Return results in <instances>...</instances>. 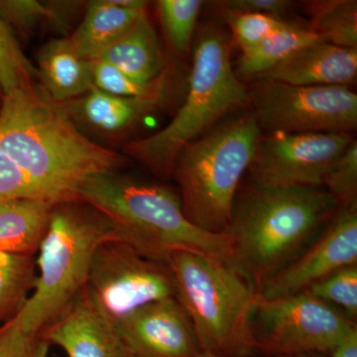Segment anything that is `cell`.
Returning <instances> with one entry per match:
<instances>
[{"instance_id":"obj_1","label":"cell","mask_w":357,"mask_h":357,"mask_svg":"<svg viewBox=\"0 0 357 357\" xmlns=\"http://www.w3.org/2000/svg\"><path fill=\"white\" fill-rule=\"evenodd\" d=\"M0 149L42 198L57 204L79 202L77 192L86 180L124 163L121 154L83 135L64 105L34 84L4 96Z\"/></svg>"},{"instance_id":"obj_2","label":"cell","mask_w":357,"mask_h":357,"mask_svg":"<svg viewBox=\"0 0 357 357\" xmlns=\"http://www.w3.org/2000/svg\"><path fill=\"white\" fill-rule=\"evenodd\" d=\"M340 208L325 188L251 185L236 201L225 234L229 265L256 288L306 250Z\"/></svg>"},{"instance_id":"obj_3","label":"cell","mask_w":357,"mask_h":357,"mask_svg":"<svg viewBox=\"0 0 357 357\" xmlns=\"http://www.w3.org/2000/svg\"><path fill=\"white\" fill-rule=\"evenodd\" d=\"M77 201L100 213L119 241L151 259L167 262L174 253L190 252L231 261V238L192 225L177 192L165 185L100 174L79 188Z\"/></svg>"},{"instance_id":"obj_4","label":"cell","mask_w":357,"mask_h":357,"mask_svg":"<svg viewBox=\"0 0 357 357\" xmlns=\"http://www.w3.org/2000/svg\"><path fill=\"white\" fill-rule=\"evenodd\" d=\"M232 40L217 24L199 31L185 102L170 123L129 143L126 153L159 176L171 177L178 152L210 132L229 112L249 105L248 88L231 63Z\"/></svg>"},{"instance_id":"obj_5","label":"cell","mask_w":357,"mask_h":357,"mask_svg":"<svg viewBox=\"0 0 357 357\" xmlns=\"http://www.w3.org/2000/svg\"><path fill=\"white\" fill-rule=\"evenodd\" d=\"M112 239L117 237L109 222L88 204H56L37 251L31 295L7 324L27 335L43 333L83 291L96 251Z\"/></svg>"},{"instance_id":"obj_6","label":"cell","mask_w":357,"mask_h":357,"mask_svg":"<svg viewBox=\"0 0 357 357\" xmlns=\"http://www.w3.org/2000/svg\"><path fill=\"white\" fill-rule=\"evenodd\" d=\"M261 136L255 115L248 112L215 126L178 152L171 177L192 225L208 234H225L237 190Z\"/></svg>"},{"instance_id":"obj_7","label":"cell","mask_w":357,"mask_h":357,"mask_svg":"<svg viewBox=\"0 0 357 357\" xmlns=\"http://www.w3.org/2000/svg\"><path fill=\"white\" fill-rule=\"evenodd\" d=\"M176 299L202 351L222 357L257 354L252 319L257 288L227 263L190 252L169 257Z\"/></svg>"},{"instance_id":"obj_8","label":"cell","mask_w":357,"mask_h":357,"mask_svg":"<svg viewBox=\"0 0 357 357\" xmlns=\"http://www.w3.org/2000/svg\"><path fill=\"white\" fill-rule=\"evenodd\" d=\"M356 326L340 310L307 291L278 299L258 293L252 319L256 351L270 357L328 356Z\"/></svg>"},{"instance_id":"obj_9","label":"cell","mask_w":357,"mask_h":357,"mask_svg":"<svg viewBox=\"0 0 357 357\" xmlns=\"http://www.w3.org/2000/svg\"><path fill=\"white\" fill-rule=\"evenodd\" d=\"M258 126L270 133H352L357 95L344 86H292L257 79L248 88Z\"/></svg>"},{"instance_id":"obj_10","label":"cell","mask_w":357,"mask_h":357,"mask_svg":"<svg viewBox=\"0 0 357 357\" xmlns=\"http://www.w3.org/2000/svg\"><path fill=\"white\" fill-rule=\"evenodd\" d=\"M82 293L114 325L148 304L176 298V285L168 263L112 239L96 251Z\"/></svg>"},{"instance_id":"obj_11","label":"cell","mask_w":357,"mask_h":357,"mask_svg":"<svg viewBox=\"0 0 357 357\" xmlns=\"http://www.w3.org/2000/svg\"><path fill=\"white\" fill-rule=\"evenodd\" d=\"M354 140L351 133H270L260 138L248 171L258 187L324 188Z\"/></svg>"},{"instance_id":"obj_12","label":"cell","mask_w":357,"mask_h":357,"mask_svg":"<svg viewBox=\"0 0 357 357\" xmlns=\"http://www.w3.org/2000/svg\"><path fill=\"white\" fill-rule=\"evenodd\" d=\"M357 264V204L340 206L321 236L260 286L265 299L305 292L342 268Z\"/></svg>"},{"instance_id":"obj_13","label":"cell","mask_w":357,"mask_h":357,"mask_svg":"<svg viewBox=\"0 0 357 357\" xmlns=\"http://www.w3.org/2000/svg\"><path fill=\"white\" fill-rule=\"evenodd\" d=\"M114 326L132 357H194L202 352L191 321L176 298L140 307Z\"/></svg>"},{"instance_id":"obj_14","label":"cell","mask_w":357,"mask_h":357,"mask_svg":"<svg viewBox=\"0 0 357 357\" xmlns=\"http://www.w3.org/2000/svg\"><path fill=\"white\" fill-rule=\"evenodd\" d=\"M42 335L69 357H132L114 324L82 292Z\"/></svg>"},{"instance_id":"obj_15","label":"cell","mask_w":357,"mask_h":357,"mask_svg":"<svg viewBox=\"0 0 357 357\" xmlns=\"http://www.w3.org/2000/svg\"><path fill=\"white\" fill-rule=\"evenodd\" d=\"M357 75V49L319 40L291 54L273 69L256 79L292 86H344Z\"/></svg>"},{"instance_id":"obj_16","label":"cell","mask_w":357,"mask_h":357,"mask_svg":"<svg viewBox=\"0 0 357 357\" xmlns=\"http://www.w3.org/2000/svg\"><path fill=\"white\" fill-rule=\"evenodd\" d=\"M146 7L147 2L141 0L91 1L70 42L82 57L96 60L146 13Z\"/></svg>"},{"instance_id":"obj_17","label":"cell","mask_w":357,"mask_h":357,"mask_svg":"<svg viewBox=\"0 0 357 357\" xmlns=\"http://www.w3.org/2000/svg\"><path fill=\"white\" fill-rule=\"evenodd\" d=\"M96 60L105 61L142 83L163 76L165 58L147 11Z\"/></svg>"},{"instance_id":"obj_18","label":"cell","mask_w":357,"mask_h":357,"mask_svg":"<svg viewBox=\"0 0 357 357\" xmlns=\"http://www.w3.org/2000/svg\"><path fill=\"white\" fill-rule=\"evenodd\" d=\"M37 62L43 89L56 102L74 100L93 86L91 62L77 53L70 38L45 45Z\"/></svg>"},{"instance_id":"obj_19","label":"cell","mask_w":357,"mask_h":357,"mask_svg":"<svg viewBox=\"0 0 357 357\" xmlns=\"http://www.w3.org/2000/svg\"><path fill=\"white\" fill-rule=\"evenodd\" d=\"M56 204L43 199L0 202V251L26 255L37 252Z\"/></svg>"},{"instance_id":"obj_20","label":"cell","mask_w":357,"mask_h":357,"mask_svg":"<svg viewBox=\"0 0 357 357\" xmlns=\"http://www.w3.org/2000/svg\"><path fill=\"white\" fill-rule=\"evenodd\" d=\"M162 100L124 98L91 86L77 103V114L89 126L103 132L132 128L158 109Z\"/></svg>"},{"instance_id":"obj_21","label":"cell","mask_w":357,"mask_h":357,"mask_svg":"<svg viewBox=\"0 0 357 357\" xmlns=\"http://www.w3.org/2000/svg\"><path fill=\"white\" fill-rule=\"evenodd\" d=\"M321 40L316 34L292 23L268 36L249 50L241 52L237 61L239 79H258L283 62L298 49Z\"/></svg>"},{"instance_id":"obj_22","label":"cell","mask_w":357,"mask_h":357,"mask_svg":"<svg viewBox=\"0 0 357 357\" xmlns=\"http://www.w3.org/2000/svg\"><path fill=\"white\" fill-rule=\"evenodd\" d=\"M307 30L335 46L357 49L356 0H314L306 2Z\"/></svg>"},{"instance_id":"obj_23","label":"cell","mask_w":357,"mask_h":357,"mask_svg":"<svg viewBox=\"0 0 357 357\" xmlns=\"http://www.w3.org/2000/svg\"><path fill=\"white\" fill-rule=\"evenodd\" d=\"M37 269L33 255L0 251V321L20 314L31 295Z\"/></svg>"},{"instance_id":"obj_24","label":"cell","mask_w":357,"mask_h":357,"mask_svg":"<svg viewBox=\"0 0 357 357\" xmlns=\"http://www.w3.org/2000/svg\"><path fill=\"white\" fill-rule=\"evenodd\" d=\"M202 0H161L158 1L160 20L171 47L178 55L190 50Z\"/></svg>"},{"instance_id":"obj_25","label":"cell","mask_w":357,"mask_h":357,"mask_svg":"<svg viewBox=\"0 0 357 357\" xmlns=\"http://www.w3.org/2000/svg\"><path fill=\"white\" fill-rule=\"evenodd\" d=\"M38 70L21 50L6 21L0 17V89L3 96L33 86Z\"/></svg>"},{"instance_id":"obj_26","label":"cell","mask_w":357,"mask_h":357,"mask_svg":"<svg viewBox=\"0 0 357 357\" xmlns=\"http://www.w3.org/2000/svg\"><path fill=\"white\" fill-rule=\"evenodd\" d=\"M91 62L93 86L124 98H155L163 100L165 93V75L150 83H142L102 60Z\"/></svg>"},{"instance_id":"obj_27","label":"cell","mask_w":357,"mask_h":357,"mask_svg":"<svg viewBox=\"0 0 357 357\" xmlns=\"http://www.w3.org/2000/svg\"><path fill=\"white\" fill-rule=\"evenodd\" d=\"M307 292L340 310L354 321L357 316V264L338 270L314 284Z\"/></svg>"},{"instance_id":"obj_28","label":"cell","mask_w":357,"mask_h":357,"mask_svg":"<svg viewBox=\"0 0 357 357\" xmlns=\"http://www.w3.org/2000/svg\"><path fill=\"white\" fill-rule=\"evenodd\" d=\"M229 26L232 39L241 52L249 50L273 33L290 24L266 14L220 10Z\"/></svg>"},{"instance_id":"obj_29","label":"cell","mask_w":357,"mask_h":357,"mask_svg":"<svg viewBox=\"0 0 357 357\" xmlns=\"http://www.w3.org/2000/svg\"><path fill=\"white\" fill-rule=\"evenodd\" d=\"M324 187L338 206L357 204V141H352L326 175Z\"/></svg>"},{"instance_id":"obj_30","label":"cell","mask_w":357,"mask_h":357,"mask_svg":"<svg viewBox=\"0 0 357 357\" xmlns=\"http://www.w3.org/2000/svg\"><path fill=\"white\" fill-rule=\"evenodd\" d=\"M50 344L39 335H27L9 324L0 328V357H47Z\"/></svg>"},{"instance_id":"obj_31","label":"cell","mask_w":357,"mask_h":357,"mask_svg":"<svg viewBox=\"0 0 357 357\" xmlns=\"http://www.w3.org/2000/svg\"><path fill=\"white\" fill-rule=\"evenodd\" d=\"M0 17L26 31L43 20H57L58 13L39 1L0 0Z\"/></svg>"},{"instance_id":"obj_32","label":"cell","mask_w":357,"mask_h":357,"mask_svg":"<svg viewBox=\"0 0 357 357\" xmlns=\"http://www.w3.org/2000/svg\"><path fill=\"white\" fill-rule=\"evenodd\" d=\"M15 199L43 198L13 160L0 149V202Z\"/></svg>"},{"instance_id":"obj_33","label":"cell","mask_w":357,"mask_h":357,"mask_svg":"<svg viewBox=\"0 0 357 357\" xmlns=\"http://www.w3.org/2000/svg\"><path fill=\"white\" fill-rule=\"evenodd\" d=\"M213 6L220 11L266 14L285 20L284 16L292 8L293 2L287 0H220L213 2Z\"/></svg>"},{"instance_id":"obj_34","label":"cell","mask_w":357,"mask_h":357,"mask_svg":"<svg viewBox=\"0 0 357 357\" xmlns=\"http://www.w3.org/2000/svg\"><path fill=\"white\" fill-rule=\"evenodd\" d=\"M326 357H357V326L347 333Z\"/></svg>"},{"instance_id":"obj_35","label":"cell","mask_w":357,"mask_h":357,"mask_svg":"<svg viewBox=\"0 0 357 357\" xmlns=\"http://www.w3.org/2000/svg\"><path fill=\"white\" fill-rule=\"evenodd\" d=\"M194 357H222L215 356V354H208V352L202 351L201 354H197L196 356Z\"/></svg>"},{"instance_id":"obj_36","label":"cell","mask_w":357,"mask_h":357,"mask_svg":"<svg viewBox=\"0 0 357 357\" xmlns=\"http://www.w3.org/2000/svg\"><path fill=\"white\" fill-rule=\"evenodd\" d=\"M280 357H325V356H319V354H301V356H280Z\"/></svg>"}]
</instances>
